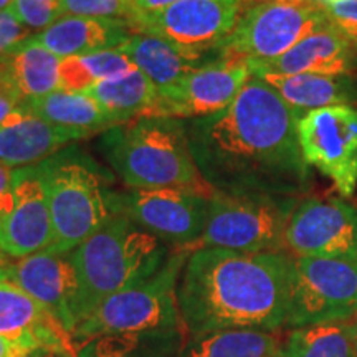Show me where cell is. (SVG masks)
Here are the masks:
<instances>
[{
    "mask_svg": "<svg viewBox=\"0 0 357 357\" xmlns=\"http://www.w3.org/2000/svg\"><path fill=\"white\" fill-rule=\"evenodd\" d=\"M296 123L291 108L258 77L227 109L182 121L195 166L213 190L294 199L311 184Z\"/></svg>",
    "mask_w": 357,
    "mask_h": 357,
    "instance_id": "6da1fadb",
    "label": "cell"
},
{
    "mask_svg": "<svg viewBox=\"0 0 357 357\" xmlns=\"http://www.w3.org/2000/svg\"><path fill=\"white\" fill-rule=\"evenodd\" d=\"M294 258L287 252L195 248L177 288L189 337L225 329L275 331L287 324Z\"/></svg>",
    "mask_w": 357,
    "mask_h": 357,
    "instance_id": "7a4b0ae2",
    "label": "cell"
},
{
    "mask_svg": "<svg viewBox=\"0 0 357 357\" xmlns=\"http://www.w3.org/2000/svg\"><path fill=\"white\" fill-rule=\"evenodd\" d=\"M78 273V324L102 301L153 276L171 257L162 240L121 213L70 252Z\"/></svg>",
    "mask_w": 357,
    "mask_h": 357,
    "instance_id": "3957f363",
    "label": "cell"
},
{
    "mask_svg": "<svg viewBox=\"0 0 357 357\" xmlns=\"http://www.w3.org/2000/svg\"><path fill=\"white\" fill-rule=\"evenodd\" d=\"M100 151L129 189L190 187L213 190L192 158L184 124L166 116H141L102 132Z\"/></svg>",
    "mask_w": 357,
    "mask_h": 357,
    "instance_id": "277c9868",
    "label": "cell"
},
{
    "mask_svg": "<svg viewBox=\"0 0 357 357\" xmlns=\"http://www.w3.org/2000/svg\"><path fill=\"white\" fill-rule=\"evenodd\" d=\"M50 205L53 243L48 252L70 253L116 215L105 172L78 147L37 164Z\"/></svg>",
    "mask_w": 357,
    "mask_h": 357,
    "instance_id": "5b68a950",
    "label": "cell"
},
{
    "mask_svg": "<svg viewBox=\"0 0 357 357\" xmlns=\"http://www.w3.org/2000/svg\"><path fill=\"white\" fill-rule=\"evenodd\" d=\"M192 248H178L153 276L113 294L71 333L73 342L108 334L176 331L184 329L177 288Z\"/></svg>",
    "mask_w": 357,
    "mask_h": 357,
    "instance_id": "8992f818",
    "label": "cell"
},
{
    "mask_svg": "<svg viewBox=\"0 0 357 357\" xmlns=\"http://www.w3.org/2000/svg\"><path fill=\"white\" fill-rule=\"evenodd\" d=\"M300 200L263 194L215 192L205 229L194 248H223L243 253L284 252L289 218Z\"/></svg>",
    "mask_w": 357,
    "mask_h": 357,
    "instance_id": "52a82bcc",
    "label": "cell"
},
{
    "mask_svg": "<svg viewBox=\"0 0 357 357\" xmlns=\"http://www.w3.org/2000/svg\"><path fill=\"white\" fill-rule=\"evenodd\" d=\"M328 24L319 0L248 3L234 32L222 43L218 58L245 61L250 68L270 63Z\"/></svg>",
    "mask_w": 357,
    "mask_h": 357,
    "instance_id": "ba28073f",
    "label": "cell"
},
{
    "mask_svg": "<svg viewBox=\"0 0 357 357\" xmlns=\"http://www.w3.org/2000/svg\"><path fill=\"white\" fill-rule=\"evenodd\" d=\"M357 312V261L298 257L293 263L287 328L349 319Z\"/></svg>",
    "mask_w": 357,
    "mask_h": 357,
    "instance_id": "9c48e42d",
    "label": "cell"
},
{
    "mask_svg": "<svg viewBox=\"0 0 357 357\" xmlns=\"http://www.w3.org/2000/svg\"><path fill=\"white\" fill-rule=\"evenodd\" d=\"M215 190L159 187L113 192L114 212L158 236L166 245L194 248L205 229Z\"/></svg>",
    "mask_w": 357,
    "mask_h": 357,
    "instance_id": "30bf717a",
    "label": "cell"
},
{
    "mask_svg": "<svg viewBox=\"0 0 357 357\" xmlns=\"http://www.w3.org/2000/svg\"><path fill=\"white\" fill-rule=\"evenodd\" d=\"M245 0H178L160 12L142 13L132 32L153 33L195 60H202L234 32Z\"/></svg>",
    "mask_w": 357,
    "mask_h": 357,
    "instance_id": "8fae6325",
    "label": "cell"
},
{
    "mask_svg": "<svg viewBox=\"0 0 357 357\" xmlns=\"http://www.w3.org/2000/svg\"><path fill=\"white\" fill-rule=\"evenodd\" d=\"M298 139L306 162L333 181L342 197L357 189V108L328 106L301 116Z\"/></svg>",
    "mask_w": 357,
    "mask_h": 357,
    "instance_id": "7c38bea8",
    "label": "cell"
},
{
    "mask_svg": "<svg viewBox=\"0 0 357 357\" xmlns=\"http://www.w3.org/2000/svg\"><path fill=\"white\" fill-rule=\"evenodd\" d=\"M252 77V68L245 61L229 58L207 61L160 91L149 116H166L178 121L208 118L229 108Z\"/></svg>",
    "mask_w": 357,
    "mask_h": 357,
    "instance_id": "4fadbf2b",
    "label": "cell"
},
{
    "mask_svg": "<svg viewBox=\"0 0 357 357\" xmlns=\"http://www.w3.org/2000/svg\"><path fill=\"white\" fill-rule=\"evenodd\" d=\"M284 243L294 258L357 261V207L341 199L301 200L289 218Z\"/></svg>",
    "mask_w": 357,
    "mask_h": 357,
    "instance_id": "5bb4252c",
    "label": "cell"
},
{
    "mask_svg": "<svg viewBox=\"0 0 357 357\" xmlns=\"http://www.w3.org/2000/svg\"><path fill=\"white\" fill-rule=\"evenodd\" d=\"M13 195L12 212L0 220V252L12 260H22L53 243L50 205L38 166L13 171Z\"/></svg>",
    "mask_w": 357,
    "mask_h": 357,
    "instance_id": "9a60e30c",
    "label": "cell"
},
{
    "mask_svg": "<svg viewBox=\"0 0 357 357\" xmlns=\"http://www.w3.org/2000/svg\"><path fill=\"white\" fill-rule=\"evenodd\" d=\"M50 314L70 334L78 326V273L70 253L45 252L35 253L22 260L13 261L10 278Z\"/></svg>",
    "mask_w": 357,
    "mask_h": 357,
    "instance_id": "2e32d148",
    "label": "cell"
},
{
    "mask_svg": "<svg viewBox=\"0 0 357 357\" xmlns=\"http://www.w3.org/2000/svg\"><path fill=\"white\" fill-rule=\"evenodd\" d=\"M0 334L30 351L75 354L73 339L33 296L12 281H0Z\"/></svg>",
    "mask_w": 357,
    "mask_h": 357,
    "instance_id": "e0dca14e",
    "label": "cell"
},
{
    "mask_svg": "<svg viewBox=\"0 0 357 357\" xmlns=\"http://www.w3.org/2000/svg\"><path fill=\"white\" fill-rule=\"evenodd\" d=\"M255 77L275 75H357V45L328 24L296 43L291 50L270 61L252 66Z\"/></svg>",
    "mask_w": 357,
    "mask_h": 357,
    "instance_id": "ac0fdd59",
    "label": "cell"
},
{
    "mask_svg": "<svg viewBox=\"0 0 357 357\" xmlns=\"http://www.w3.org/2000/svg\"><path fill=\"white\" fill-rule=\"evenodd\" d=\"M78 139L79 134L45 121L22 102L0 124V162L12 171L37 166Z\"/></svg>",
    "mask_w": 357,
    "mask_h": 357,
    "instance_id": "d6986e66",
    "label": "cell"
},
{
    "mask_svg": "<svg viewBox=\"0 0 357 357\" xmlns=\"http://www.w3.org/2000/svg\"><path fill=\"white\" fill-rule=\"evenodd\" d=\"M131 33V26L121 20L63 15L47 29L30 35L29 40L56 56L70 58L113 50Z\"/></svg>",
    "mask_w": 357,
    "mask_h": 357,
    "instance_id": "ffe728a7",
    "label": "cell"
},
{
    "mask_svg": "<svg viewBox=\"0 0 357 357\" xmlns=\"http://www.w3.org/2000/svg\"><path fill=\"white\" fill-rule=\"evenodd\" d=\"M255 77V75H253ZM300 119L301 116L328 106H352L357 102V79L344 75H260Z\"/></svg>",
    "mask_w": 357,
    "mask_h": 357,
    "instance_id": "44dd1931",
    "label": "cell"
},
{
    "mask_svg": "<svg viewBox=\"0 0 357 357\" xmlns=\"http://www.w3.org/2000/svg\"><path fill=\"white\" fill-rule=\"evenodd\" d=\"M118 48L154 83L159 93L181 82L192 70L207 63L185 55L171 42L153 33L132 32Z\"/></svg>",
    "mask_w": 357,
    "mask_h": 357,
    "instance_id": "7402d4cb",
    "label": "cell"
},
{
    "mask_svg": "<svg viewBox=\"0 0 357 357\" xmlns=\"http://www.w3.org/2000/svg\"><path fill=\"white\" fill-rule=\"evenodd\" d=\"M86 93L106 114L111 128L149 116L159 98L158 88L139 70L100 82Z\"/></svg>",
    "mask_w": 357,
    "mask_h": 357,
    "instance_id": "603a6c76",
    "label": "cell"
},
{
    "mask_svg": "<svg viewBox=\"0 0 357 357\" xmlns=\"http://www.w3.org/2000/svg\"><path fill=\"white\" fill-rule=\"evenodd\" d=\"M61 60L63 58L26 38L6 58L3 75L19 91L24 102L40 100L61 89Z\"/></svg>",
    "mask_w": 357,
    "mask_h": 357,
    "instance_id": "cb8c5ba5",
    "label": "cell"
},
{
    "mask_svg": "<svg viewBox=\"0 0 357 357\" xmlns=\"http://www.w3.org/2000/svg\"><path fill=\"white\" fill-rule=\"evenodd\" d=\"M24 106L45 121L79 134L83 139L111 129L106 114L86 91L58 89L40 100L26 101Z\"/></svg>",
    "mask_w": 357,
    "mask_h": 357,
    "instance_id": "d4e9b609",
    "label": "cell"
},
{
    "mask_svg": "<svg viewBox=\"0 0 357 357\" xmlns=\"http://www.w3.org/2000/svg\"><path fill=\"white\" fill-rule=\"evenodd\" d=\"M185 329L98 336L79 342L75 357H178Z\"/></svg>",
    "mask_w": 357,
    "mask_h": 357,
    "instance_id": "484cf974",
    "label": "cell"
},
{
    "mask_svg": "<svg viewBox=\"0 0 357 357\" xmlns=\"http://www.w3.org/2000/svg\"><path fill=\"white\" fill-rule=\"evenodd\" d=\"M278 337L260 329H225L189 337L178 357H275Z\"/></svg>",
    "mask_w": 357,
    "mask_h": 357,
    "instance_id": "4316f807",
    "label": "cell"
},
{
    "mask_svg": "<svg viewBox=\"0 0 357 357\" xmlns=\"http://www.w3.org/2000/svg\"><path fill=\"white\" fill-rule=\"evenodd\" d=\"M284 357H357L352 318L293 329L281 344Z\"/></svg>",
    "mask_w": 357,
    "mask_h": 357,
    "instance_id": "83f0119b",
    "label": "cell"
},
{
    "mask_svg": "<svg viewBox=\"0 0 357 357\" xmlns=\"http://www.w3.org/2000/svg\"><path fill=\"white\" fill-rule=\"evenodd\" d=\"M137 70L119 48L86 55L63 58L60 65V83L65 91H86L105 79Z\"/></svg>",
    "mask_w": 357,
    "mask_h": 357,
    "instance_id": "f1b7e54d",
    "label": "cell"
},
{
    "mask_svg": "<svg viewBox=\"0 0 357 357\" xmlns=\"http://www.w3.org/2000/svg\"><path fill=\"white\" fill-rule=\"evenodd\" d=\"M65 8L66 15L126 22L131 30L142 17L134 0H65Z\"/></svg>",
    "mask_w": 357,
    "mask_h": 357,
    "instance_id": "f546056e",
    "label": "cell"
},
{
    "mask_svg": "<svg viewBox=\"0 0 357 357\" xmlns=\"http://www.w3.org/2000/svg\"><path fill=\"white\" fill-rule=\"evenodd\" d=\"M8 10L35 33L66 15L65 0H12Z\"/></svg>",
    "mask_w": 357,
    "mask_h": 357,
    "instance_id": "4dcf8cb0",
    "label": "cell"
},
{
    "mask_svg": "<svg viewBox=\"0 0 357 357\" xmlns=\"http://www.w3.org/2000/svg\"><path fill=\"white\" fill-rule=\"evenodd\" d=\"M30 35L32 32L10 10H0V60H6Z\"/></svg>",
    "mask_w": 357,
    "mask_h": 357,
    "instance_id": "1f68e13d",
    "label": "cell"
},
{
    "mask_svg": "<svg viewBox=\"0 0 357 357\" xmlns=\"http://www.w3.org/2000/svg\"><path fill=\"white\" fill-rule=\"evenodd\" d=\"M324 8L329 24L357 45V0H347Z\"/></svg>",
    "mask_w": 357,
    "mask_h": 357,
    "instance_id": "d6a6232c",
    "label": "cell"
},
{
    "mask_svg": "<svg viewBox=\"0 0 357 357\" xmlns=\"http://www.w3.org/2000/svg\"><path fill=\"white\" fill-rule=\"evenodd\" d=\"M22 102H24V100H22L19 91L8 82V78L3 75L2 70V73H0V124L6 121Z\"/></svg>",
    "mask_w": 357,
    "mask_h": 357,
    "instance_id": "836d02e7",
    "label": "cell"
},
{
    "mask_svg": "<svg viewBox=\"0 0 357 357\" xmlns=\"http://www.w3.org/2000/svg\"><path fill=\"white\" fill-rule=\"evenodd\" d=\"M15 205L13 195V171L0 162V220L12 212Z\"/></svg>",
    "mask_w": 357,
    "mask_h": 357,
    "instance_id": "e575fe53",
    "label": "cell"
},
{
    "mask_svg": "<svg viewBox=\"0 0 357 357\" xmlns=\"http://www.w3.org/2000/svg\"><path fill=\"white\" fill-rule=\"evenodd\" d=\"M29 347L22 344V342L15 341V339H10L3 334H0V357H24L30 354Z\"/></svg>",
    "mask_w": 357,
    "mask_h": 357,
    "instance_id": "d590c367",
    "label": "cell"
},
{
    "mask_svg": "<svg viewBox=\"0 0 357 357\" xmlns=\"http://www.w3.org/2000/svg\"><path fill=\"white\" fill-rule=\"evenodd\" d=\"M176 2H178V0H134V3H136L142 13L160 12Z\"/></svg>",
    "mask_w": 357,
    "mask_h": 357,
    "instance_id": "8d00e7d4",
    "label": "cell"
},
{
    "mask_svg": "<svg viewBox=\"0 0 357 357\" xmlns=\"http://www.w3.org/2000/svg\"><path fill=\"white\" fill-rule=\"evenodd\" d=\"M13 261L15 260H12V258H8L0 252V281H8V278H10Z\"/></svg>",
    "mask_w": 357,
    "mask_h": 357,
    "instance_id": "74e56055",
    "label": "cell"
},
{
    "mask_svg": "<svg viewBox=\"0 0 357 357\" xmlns=\"http://www.w3.org/2000/svg\"><path fill=\"white\" fill-rule=\"evenodd\" d=\"M42 357H75L71 352H55V351H43Z\"/></svg>",
    "mask_w": 357,
    "mask_h": 357,
    "instance_id": "f35d334b",
    "label": "cell"
},
{
    "mask_svg": "<svg viewBox=\"0 0 357 357\" xmlns=\"http://www.w3.org/2000/svg\"><path fill=\"white\" fill-rule=\"evenodd\" d=\"M321 3H323L324 7H329V6H336V3H341V2H347V0H319Z\"/></svg>",
    "mask_w": 357,
    "mask_h": 357,
    "instance_id": "ab89813d",
    "label": "cell"
},
{
    "mask_svg": "<svg viewBox=\"0 0 357 357\" xmlns=\"http://www.w3.org/2000/svg\"><path fill=\"white\" fill-rule=\"evenodd\" d=\"M352 328H354V341H356V349H357V312L352 316Z\"/></svg>",
    "mask_w": 357,
    "mask_h": 357,
    "instance_id": "60d3db41",
    "label": "cell"
},
{
    "mask_svg": "<svg viewBox=\"0 0 357 357\" xmlns=\"http://www.w3.org/2000/svg\"><path fill=\"white\" fill-rule=\"evenodd\" d=\"M12 6V0H0V10H8Z\"/></svg>",
    "mask_w": 357,
    "mask_h": 357,
    "instance_id": "b9f144b4",
    "label": "cell"
},
{
    "mask_svg": "<svg viewBox=\"0 0 357 357\" xmlns=\"http://www.w3.org/2000/svg\"><path fill=\"white\" fill-rule=\"evenodd\" d=\"M42 352L43 351H35V352H30V354H26L24 357H42Z\"/></svg>",
    "mask_w": 357,
    "mask_h": 357,
    "instance_id": "7bdbcfd3",
    "label": "cell"
},
{
    "mask_svg": "<svg viewBox=\"0 0 357 357\" xmlns=\"http://www.w3.org/2000/svg\"><path fill=\"white\" fill-rule=\"evenodd\" d=\"M245 2H247V6H248V3H258V2H270V0H245Z\"/></svg>",
    "mask_w": 357,
    "mask_h": 357,
    "instance_id": "ee69618b",
    "label": "cell"
},
{
    "mask_svg": "<svg viewBox=\"0 0 357 357\" xmlns=\"http://www.w3.org/2000/svg\"><path fill=\"white\" fill-rule=\"evenodd\" d=\"M3 65H6V60H0V73H2V70H3Z\"/></svg>",
    "mask_w": 357,
    "mask_h": 357,
    "instance_id": "f6af8a7d",
    "label": "cell"
},
{
    "mask_svg": "<svg viewBox=\"0 0 357 357\" xmlns=\"http://www.w3.org/2000/svg\"><path fill=\"white\" fill-rule=\"evenodd\" d=\"M275 357H284V356H283V354H281V349H280V352H278V354H276V356H275Z\"/></svg>",
    "mask_w": 357,
    "mask_h": 357,
    "instance_id": "bcb514c9",
    "label": "cell"
}]
</instances>
